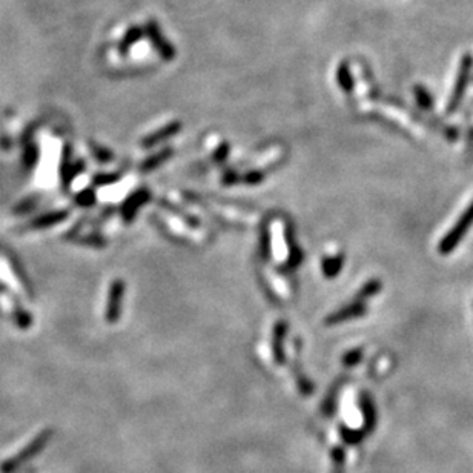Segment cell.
<instances>
[{"label":"cell","instance_id":"cell-1","mask_svg":"<svg viewBox=\"0 0 473 473\" xmlns=\"http://www.w3.org/2000/svg\"><path fill=\"white\" fill-rule=\"evenodd\" d=\"M473 226V202L465 208L461 217L458 218V222L455 223L454 228H452L444 238L441 240L440 246H438V251H440L441 256H449L455 251L458 244L463 242V238L467 234V231Z\"/></svg>","mask_w":473,"mask_h":473},{"label":"cell","instance_id":"cell-2","mask_svg":"<svg viewBox=\"0 0 473 473\" xmlns=\"http://www.w3.org/2000/svg\"><path fill=\"white\" fill-rule=\"evenodd\" d=\"M470 69H472V59L470 57H465L463 60V66H461V71H460V77H458V82H456V87L454 91V96L450 98V105H449V112H454L456 109L458 105H460L463 94L465 91V87H467V82H469V75H470Z\"/></svg>","mask_w":473,"mask_h":473},{"label":"cell","instance_id":"cell-3","mask_svg":"<svg viewBox=\"0 0 473 473\" xmlns=\"http://www.w3.org/2000/svg\"><path fill=\"white\" fill-rule=\"evenodd\" d=\"M148 34H150V37L152 40V44L154 46L159 49V53L163 55L165 59H172L175 53H174V49L172 46L168 44V42L165 40V37L161 36L160 34V30H159V26L155 25L154 22H150L148 24Z\"/></svg>","mask_w":473,"mask_h":473},{"label":"cell","instance_id":"cell-4","mask_svg":"<svg viewBox=\"0 0 473 473\" xmlns=\"http://www.w3.org/2000/svg\"><path fill=\"white\" fill-rule=\"evenodd\" d=\"M142 34L143 33H142V30H140V28H137V26L131 28V30L126 33V36H125V39L122 42V46H120V48H122V51H125V49H128L131 45L136 44V42L140 37H142Z\"/></svg>","mask_w":473,"mask_h":473},{"label":"cell","instance_id":"cell-5","mask_svg":"<svg viewBox=\"0 0 473 473\" xmlns=\"http://www.w3.org/2000/svg\"><path fill=\"white\" fill-rule=\"evenodd\" d=\"M338 75H340V83H341V87L344 88V91H350L352 89V79H350L349 69L343 65L340 68V71H338Z\"/></svg>","mask_w":473,"mask_h":473}]
</instances>
